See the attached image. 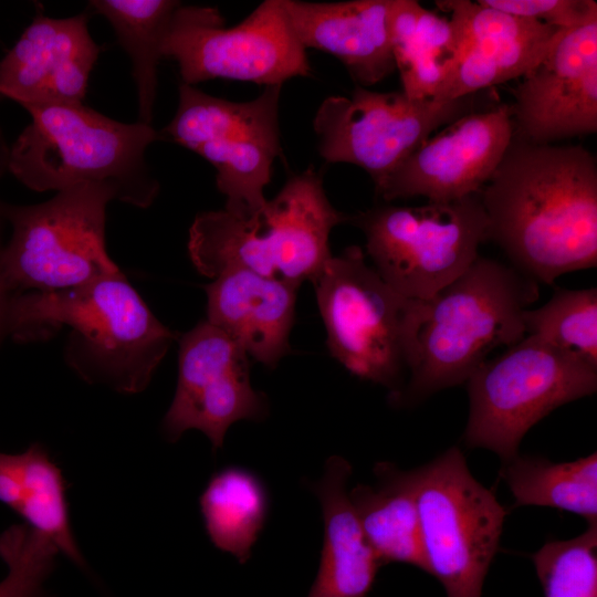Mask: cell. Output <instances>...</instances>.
I'll use <instances>...</instances> for the list:
<instances>
[{"label":"cell","mask_w":597,"mask_h":597,"mask_svg":"<svg viewBox=\"0 0 597 597\" xmlns=\"http://www.w3.org/2000/svg\"><path fill=\"white\" fill-rule=\"evenodd\" d=\"M489 239L537 283L597 264V163L580 145L513 136L481 191Z\"/></svg>","instance_id":"1"},{"label":"cell","mask_w":597,"mask_h":597,"mask_svg":"<svg viewBox=\"0 0 597 597\" xmlns=\"http://www.w3.org/2000/svg\"><path fill=\"white\" fill-rule=\"evenodd\" d=\"M70 328L65 363L84 381L122 394L147 388L177 341L149 310L122 271L74 287L14 293L9 307V337L43 342Z\"/></svg>","instance_id":"2"},{"label":"cell","mask_w":597,"mask_h":597,"mask_svg":"<svg viewBox=\"0 0 597 597\" xmlns=\"http://www.w3.org/2000/svg\"><path fill=\"white\" fill-rule=\"evenodd\" d=\"M538 283L511 265L478 256L453 282L428 300L418 356L405 387L389 397L415 406L460 384L495 348L525 337L523 313L537 301Z\"/></svg>","instance_id":"3"},{"label":"cell","mask_w":597,"mask_h":597,"mask_svg":"<svg viewBox=\"0 0 597 597\" xmlns=\"http://www.w3.org/2000/svg\"><path fill=\"white\" fill-rule=\"evenodd\" d=\"M348 219L329 202L322 170L311 167L253 213L200 212L189 229L188 252L198 272L211 280L247 270L301 285L332 256L329 233Z\"/></svg>","instance_id":"4"},{"label":"cell","mask_w":597,"mask_h":597,"mask_svg":"<svg viewBox=\"0 0 597 597\" xmlns=\"http://www.w3.org/2000/svg\"><path fill=\"white\" fill-rule=\"evenodd\" d=\"M25 111L31 122L10 146L8 171L27 188L100 182L114 186L121 202L145 209L155 201L160 186L146 151L161 135L151 124L118 122L84 104Z\"/></svg>","instance_id":"5"},{"label":"cell","mask_w":597,"mask_h":597,"mask_svg":"<svg viewBox=\"0 0 597 597\" xmlns=\"http://www.w3.org/2000/svg\"><path fill=\"white\" fill-rule=\"evenodd\" d=\"M331 355L354 376L389 389L406 385L428 302L408 298L366 263L357 245L331 256L311 280Z\"/></svg>","instance_id":"6"},{"label":"cell","mask_w":597,"mask_h":597,"mask_svg":"<svg viewBox=\"0 0 597 597\" xmlns=\"http://www.w3.org/2000/svg\"><path fill=\"white\" fill-rule=\"evenodd\" d=\"M113 200L118 201L116 188L100 182L60 190L35 205L0 199V218L10 228L2 252L10 291H60L119 272L105 242Z\"/></svg>","instance_id":"7"},{"label":"cell","mask_w":597,"mask_h":597,"mask_svg":"<svg viewBox=\"0 0 597 597\" xmlns=\"http://www.w3.org/2000/svg\"><path fill=\"white\" fill-rule=\"evenodd\" d=\"M468 448L490 450L501 463L517 455L527 431L556 408L597 389V367L525 335L467 379Z\"/></svg>","instance_id":"8"},{"label":"cell","mask_w":597,"mask_h":597,"mask_svg":"<svg viewBox=\"0 0 597 597\" xmlns=\"http://www.w3.org/2000/svg\"><path fill=\"white\" fill-rule=\"evenodd\" d=\"M374 269L399 294L432 298L459 277L489 240L481 192L417 207L383 205L349 216Z\"/></svg>","instance_id":"9"},{"label":"cell","mask_w":597,"mask_h":597,"mask_svg":"<svg viewBox=\"0 0 597 597\" xmlns=\"http://www.w3.org/2000/svg\"><path fill=\"white\" fill-rule=\"evenodd\" d=\"M409 472L428 574L440 582L447 597H481L505 507L472 475L457 447Z\"/></svg>","instance_id":"10"},{"label":"cell","mask_w":597,"mask_h":597,"mask_svg":"<svg viewBox=\"0 0 597 597\" xmlns=\"http://www.w3.org/2000/svg\"><path fill=\"white\" fill-rule=\"evenodd\" d=\"M177 62L181 83L228 78L282 85L310 76L306 49L294 34L282 0H265L243 21L223 27L218 9L180 4L163 46Z\"/></svg>","instance_id":"11"},{"label":"cell","mask_w":597,"mask_h":597,"mask_svg":"<svg viewBox=\"0 0 597 597\" xmlns=\"http://www.w3.org/2000/svg\"><path fill=\"white\" fill-rule=\"evenodd\" d=\"M471 96L450 102L412 100L401 92L357 85L350 96L332 95L313 126L320 155L331 164L363 168L377 187L423 140L470 113Z\"/></svg>","instance_id":"12"},{"label":"cell","mask_w":597,"mask_h":597,"mask_svg":"<svg viewBox=\"0 0 597 597\" xmlns=\"http://www.w3.org/2000/svg\"><path fill=\"white\" fill-rule=\"evenodd\" d=\"M177 342L178 383L163 420L164 436L177 442L187 430L197 429L216 451L232 423L266 415V398L251 386L248 354L207 320L178 335Z\"/></svg>","instance_id":"13"},{"label":"cell","mask_w":597,"mask_h":597,"mask_svg":"<svg viewBox=\"0 0 597 597\" xmlns=\"http://www.w3.org/2000/svg\"><path fill=\"white\" fill-rule=\"evenodd\" d=\"M514 136L511 106L470 112L423 140L377 187L385 201L450 202L480 193Z\"/></svg>","instance_id":"14"},{"label":"cell","mask_w":597,"mask_h":597,"mask_svg":"<svg viewBox=\"0 0 597 597\" xmlns=\"http://www.w3.org/2000/svg\"><path fill=\"white\" fill-rule=\"evenodd\" d=\"M514 136L535 144L597 130V14L561 29L513 90Z\"/></svg>","instance_id":"15"},{"label":"cell","mask_w":597,"mask_h":597,"mask_svg":"<svg viewBox=\"0 0 597 597\" xmlns=\"http://www.w3.org/2000/svg\"><path fill=\"white\" fill-rule=\"evenodd\" d=\"M451 14L458 59L432 100L450 102L526 75L546 54L559 28L499 11L478 1L439 0Z\"/></svg>","instance_id":"16"},{"label":"cell","mask_w":597,"mask_h":597,"mask_svg":"<svg viewBox=\"0 0 597 597\" xmlns=\"http://www.w3.org/2000/svg\"><path fill=\"white\" fill-rule=\"evenodd\" d=\"M101 52L88 31V15H36L0 59V101L24 109L83 104Z\"/></svg>","instance_id":"17"},{"label":"cell","mask_w":597,"mask_h":597,"mask_svg":"<svg viewBox=\"0 0 597 597\" xmlns=\"http://www.w3.org/2000/svg\"><path fill=\"white\" fill-rule=\"evenodd\" d=\"M391 4L392 0H282L301 44L337 57L360 86L374 85L396 70L389 29Z\"/></svg>","instance_id":"18"},{"label":"cell","mask_w":597,"mask_h":597,"mask_svg":"<svg viewBox=\"0 0 597 597\" xmlns=\"http://www.w3.org/2000/svg\"><path fill=\"white\" fill-rule=\"evenodd\" d=\"M300 284L229 270L205 286L207 321L249 357L274 368L290 353Z\"/></svg>","instance_id":"19"},{"label":"cell","mask_w":597,"mask_h":597,"mask_svg":"<svg viewBox=\"0 0 597 597\" xmlns=\"http://www.w3.org/2000/svg\"><path fill=\"white\" fill-rule=\"evenodd\" d=\"M350 474L349 462L333 455L323 476L308 485L322 507L324 542L307 597H367L381 566L352 505L347 492Z\"/></svg>","instance_id":"20"},{"label":"cell","mask_w":597,"mask_h":597,"mask_svg":"<svg viewBox=\"0 0 597 597\" xmlns=\"http://www.w3.org/2000/svg\"><path fill=\"white\" fill-rule=\"evenodd\" d=\"M66 482L45 447L34 442L21 453L0 452V503L46 536L80 567L85 559L75 540Z\"/></svg>","instance_id":"21"},{"label":"cell","mask_w":597,"mask_h":597,"mask_svg":"<svg viewBox=\"0 0 597 597\" xmlns=\"http://www.w3.org/2000/svg\"><path fill=\"white\" fill-rule=\"evenodd\" d=\"M282 85L264 86L248 102L216 97L185 83L179 84L175 116L160 132L188 149L218 140H252L281 150L279 103Z\"/></svg>","instance_id":"22"},{"label":"cell","mask_w":597,"mask_h":597,"mask_svg":"<svg viewBox=\"0 0 597 597\" xmlns=\"http://www.w3.org/2000/svg\"><path fill=\"white\" fill-rule=\"evenodd\" d=\"M376 483L348 493L364 536L381 565L405 563L428 573L409 471L390 462L374 467Z\"/></svg>","instance_id":"23"},{"label":"cell","mask_w":597,"mask_h":597,"mask_svg":"<svg viewBox=\"0 0 597 597\" xmlns=\"http://www.w3.org/2000/svg\"><path fill=\"white\" fill-rule=\"evenodd\" d=\"M389 29L402 93L412 100L432 98L458 59L450 19L415 0H392Z\"/></svg>","instance_id":"24"},{"label":"cell","mask_w":597,"mask_h":597,"mask_svg":"<svg viewBox=\"0 0 597 597\" xmlns=\"http://www.w3.org/2000/svg\"><path fill=\"white\" fill-rule=\"evenodd\" d=\"M500 476L514 507L536 505L572 512L597 525V453L569 462L519 453L501 463Z\"/></svg>","instance_id":"25"},{"label":"cell","mask_w":597,"mask_h":597,"mask_svg":"<svg viewBox=\"0 0 597 597\" xmlns=\"http://www.w3.org/2000/svg\"><path fill=\"white\" fill-rule=\"evenodd\" d=\"M199 505L211 543L247 563L268 515V493L261 480L249 470L227 467L211 475Z\"/></svg>","instance_id":"26"},{"label":"cell","mask_w":597,"mask_h":597,"mask_svg":"<svg viewBox=\"0 0 597 597\" xmlns=\"http://www.w3.org/2000/svg\"><path fill=\"white\" fill-rule=\"evenodd\" d=\"M175 0H93L90 7L113 27L129 55L137 90L138 121L151 124L157 95V67L176 9Z\"/></svg>","instance_id":"27"},{"label":"cell","mask_w":597,"mask_h":597,"mask_svg":"<svg viewBox=\"0 0 597 597\" xmlns=\"http://www.w3.org/2000/svg\"><path fill=\"white\" fill-rule=\"evenodd\" d=\"M191 150L216 168L217 188L226 197L224 210L247 216L266 202L264 189L281 150L252 140L208 142Z\"/></svg>","instance_id":"28"},{"label":"cell","mask_w":597,"mask_h":597,"mask_svg":"<svg viewBox=\"0 0 597 597\" xmlns=\"http://www.w3.org/2000/svg\"><path fill=\"white\" fill-rule=\"evenodd\" d=\"M526 335L597 367V289H558L523 313Z\"/></svg>","instance_id":"29"},{"label":"cell","mask_w":597,"mask_h":597,"mask_svg":"<svg viewBox=\"0 0 597 597\" xmlns=\"http://www.w3.org/2000/svg\"><path fill=\"white\" fill-rule=\"evenodd\" d=\"M57 547L25 523L0 533V558L8 567L0 597H49L43 587L55 567Z\"/></svg>","instance_id":"30"},{"label":"cell","mask_w":597,"mask_h":597,"mask_svg":"<svg viewBox=\"0 0 597 597\" xmlns=\"http://www.w3.org/2000/svg\"><path fill=\"white\" fill-rule=\"evenodd\" d=\"M481 3L509 14L533 19L568 29L597 14L593 0H480Z\"/></svg>","instance_id":"31"},{"label":"cell","mask_w":597,"mask_h":597,"mask_svg":"<svg viewBox=\"0 0 597 597\" xmlns=\"http://www.w3.org/2000/svg\"><path fill=\"white\" fill-rule=\"evenodd\" d=\"M7 229V222L0 218V346L9 337V307L13 295L8 286L2 268V252L6 243L4 231Z\"/></svg>","instance_id":"32"},{"label":"cell","mask_w":597,"mask_h":597,"mask_svg":"<svg viewBox=\"0 0 597 597\" xmlns=\"http://www.w3.org/2000/svg\"><path fill=\"white\" fill-rule=\"evenodd\" d=\"M10 146L7 143L3 130L0 127V179L8 171Z\"/></svg>","instance_id":"33"}]
</instances>
